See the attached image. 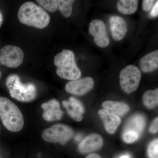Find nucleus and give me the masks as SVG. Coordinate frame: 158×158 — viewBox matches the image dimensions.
Listing matches in <instances>:
<instances>
[{"label":"nucleus","instance_id":"1","mask_svg":"<svg viewBox=\"0 0 158 158\" xmlns=\"http://www.w3.org/2000/svg\"><path fill=\"white\" fill-rule=\"evenodd\" d=\"M18 18L22 23L36 28H45L50 21L47 12L32 2H26L20 7Z\"/></svg>","mask_w":158,"mask_h":158},{"label":"nucleus","instance_id":"2","mask_svg":"<svg viewBox=\"0 0 158 158\" xmlns=\"http://www.w3.org/2000/svg\"><path fill=\"white\" fill-rule=\"evenodd\" d=\"M0 118L5 127L12 132L21 131L24 125L22 113L14 102L0 97Z\"/></svg>","mask_w":158,"mask_h":158},{"label":"nucleus","instance_id":"3","mask_svg":"<svg viewBox=\"0 0 158 158\" xmlns=\"http://www.w3.org/2000/svg\"><path fill=\"white\" fill-rule=\"evenodd\" d=\"M54 63L57 67V74L62 79L75 81L81 76V71L77 65L72 51L62 50L54 57Z\"/></svg>","mask_w":158,"mask_h":158},{"label":"nucleus","instance_id":"4","mask_svg":"<svg viewBox=\"0 0 158 158\" xmlns=\"http://www.w3.org/2000/svg\"><path fill=\"white\" fill-rule=\"evenodd\" d=\"M6 85L10 96L18 101L29 102L34 100L37 97L36 85L32 83L23 84L17 75H9L6 79Z\"/></svg>","mask_w":158,"mask_h":158},{"label":"nucleus","instance_id":"5","mask_svg":"<svg viewBox=\"0 0 158 158\" xmlns=\"http://www.w3.org/2000/svg\"><path fill=\"white\" fill-rule=\"evenodd\" d=\"M73 135V130L70 127L59 123L44 130L41 136L47 142L58 143L64 145L71 139Z\"/></svg>","mask_w":158,"mask_h":158},{"label":"nucleus","instance_id":"6","mask_svg":"<svg viewBox=\"0 0 158 158\" xmlns=\"http://www.w3.org/2000/svg\"><path fill=\"white\" fill-rule=\"evenodd\" d=\"M141 78L140 69L134 65H128L122 69L119 84L123 90L127 94L135 92L138 88Z\"/></svg>","mask_w":158,"mask_h":158},{"label":"nucleus","instance_id":"7","mask_svg":"<svg viewBox=\"0 0 158 158\" xmlns=\"http://www.w3.org/2000/svg\"><path fill=\"white\" fill-rule=\"evenodd\" d=\"M24 54L19 47L7 45L0 51V63L10 68H16L21 65Z\"/></svg>","mask_w":158,"mask_h":158},{"label":"nucleus","instance_id":"8","mask_svg":"<svg viewBox=\"0 0 158 158\" xmlns=\"http://www.w3.org/2000/svg\"><path fill=\"white\" fill-rule=\"evenodd\" d=\"M90 34L94 37L95 44L101 48H106L110 44L106 27L101 20L95 19L90 23L89 26Z\"/></svg>","mask_w":158,"mask_h":158},{"label":"nucleus","instance_id":"9","mask_svg":"<svg viewBox=\"0 0 158 158\" xmlns=\"http://www.w3.org/2000/svg\"><path fill=\"white\" fill-rule=\"evenodd\" d=\"M94 81L90 77L70 81L65 86L66 92L78 96L85 95L94 88Z\"/></svg>","mask_w":158,"mask_h":158},{"label":"nucleus","instance_id":"10","mask_svg":"<svg viewBox=\"0 0 158 158\" xmlns=\"http://www.w3.org/2000/svg\"><path fill=\"white\" fill-rule=\"evenodd\" d=\"M44 110L42 116L44 119L48 122L60 120L63 115V112L60 109L59 102L56 99H52L41 105Z\"/></svg>","mask_w":158,"mask_h":158},{"label":"nucleus","instance_id":"11","mask_svg":"<svg viewBox=\"0 0 158 158\" xmlns=\"http://www.w3.org/2000/svg\"><path fill=\"white\" fill-rule=\"evenodd\" d=\"M103 145V140L100 135L90 134L79 144L78 150L81 153H88L98 150Z\"/></svg>","mask_w":158,"mask_h":158},{"label":"nucleus","instance_id":"12","mask_svg":"<svg viewBox=\"0 0 158 158\" xmlns=\"http://www.w3.org/2000/svg\"><path fill=\"white\" fill-rule=\"evenodd\" d=\"M98 114L106 131L110 134L116 132L117 128L121 123L120 117L116 113L105 109L99 110Z\"/></svg>","mask_w":158,"mask_h":158},{"label":"nucleus","instance_id":"13","mask_svg":"<svg viewBox=\"0 0 158 158\" xmlns=\"http://www.w3.org/2000/svg\"><path fill=\"white\" fill-rule=\"evenodd\" d=\"M110 29L113 39L116 41L122 40L127 31V24L125 20L120 16H111L110 19Z\"/></svg>","mask_w":158,"mask_h":158},{"label":"nucleus","instance_id":"14","mask_svg":"<svg viewBox=\"0 0 158 158\" xmlns=\"http://www.w3.org/2000/svg\"><path fill=\"white\" fill-rule=\"evenodd\" d=\"M62 104L69 115L75 120L80 122L83 119L82 115L85 113V109L82 103L78 100L71 97L68 101H63Z\"/></svg>","mask_w":158,"mask_h":158},{"label":"nucleus","instance_id":"15","mask_svg":"<svg viewBox=\"0 0 158 158\" xmlns=\"http://www.w3.org/2000/svg\"><path fill=\"white\" fill-rule=\"evenodd\" d=\"M141 70L144 73H149L158 67V51L156 50L142 57L139 62Z\"/></svg>","mask_w":158,"mask_h":158},{"label":"nucleus","instance_id":"16","mask_svg":"<svg viewBox=\"0 0 158 158\" xmlns=\"http://www.w3.org/2000/svg\"><path fill=\"white\" fill-rule=\"evenodd\" d=\"M104 109L116 113L118 116H123L129 112L130 107L123 102L106 101L102 105Z\"/></svg>","mask_w":158,"mask_h":158},{"label":"nucleus","instance_id":"17","mask_svg":"<svg viewBox=\"0 0 158 158\" xmlns=\"http://www.w3.org/2000/svg\"><path fill=\"white\" fill-rule=\"evenodd\" d=\"M138 6V0H120L117 3L118 11L125 15L134 14L137 11Z\"/></svg>","mask_w":158,"mask_h":158},{"label":"nucleus","instance_id":"18","mask_svg":"<svg viewBox=\"0 0 158 158\" xmlns=\"http://www.w3.org/2000/svg\"><path fill=\"white\" fill-rule=\"evenodd\" d=\"M145 119L141 115H135L128 122L127 128L126 130H131L140 135L145 126Z\"/></svg>","mask_w":158,"mask_h":158},{"label":"nucleus","instance_id":"19","mask_svg":"<svg viewBox=\"0 0 158 158\" xmlns=\"http://www.w3.org/2000/svg\"><path fill=\"white\" fill-rule=\"evenodd\" d=\"M143 103L145 106L150 109L157 106L158 104V89L148 90L143 94Z\"/></svg>","mask_w":158,"mask_h":158},{"label":"nucleus","instance_id":"20","mask_svg":"<svg viewBox=\"0 0 158 158\" xmlns=\"http://www.w3.org/2000/svg\"><path fill=\"white\" fill-rule=\"evenodd\" d=\"M75 1L72 0H58V9L65 18L70 17L72 12L73 5Z\"/></svg>","mask_w":158,"mask_h":158},{"label":"nucleus","instance_id":"21","mask_svg":"<svg viewBox=\"0 0 158 158\" xmlns=\"http://www.w3.org/2000/svg\"><path fill=\"white\" fill-rule=\"evenodd\" d=\"M37 2L44 8L50 12H55L58 9L56 0H38Z\"/></svg>","mask_w":158,"mask_h":158},{"label":"nucleus","instance_id":"22","mask_svg":"<svg viewBox=\"0 0 158 158\" xmlns=\"http://www.w3.org/2000/svg\"><path fill=\"white\" fill-rule=\"evenodd\" d=\"M139 137V134L131 130H125L123 135V141L128 144L135 142L138 140Z\"/></svg>","mask_w":158,"mask_h":158},{"label":"nucleus","instance_id":"23","mask_svg":"<svg viewBox=\"0 0 158 158\" xmlns=\"http://www.w3.org/2000/svg\"><path fill=\"white\" fill-rule=\"evenodd\" d=\"M148 154L149 158H158V140L152 141L148 148Z\"/></svg>","mask_w":158,"mask_h":158},{"label":"nucleus","instance_id":"24","mask_svg":"<svg viewBox=\"0 0 158 158\" xmlns=\"http://www.w3.org/2000/svg\"><path fill=\"white\" fill-rule=\"evenodd\" d=\"M153 0H143L142 3V9L144 11H148L152 7Z\"/></svg>","mask_w":158,"mask_h":158},{"label":"nucleus","instance_id":"25","mask_svg":"<svg viewBox=\"0 0 158 158\" xmlns=\"http://www.w3.org/2000/svg\"><path fill=\"white\" fill-rule=\"evenodd\" d=\"M158 130V117L155 118L149 127V131L151 133L156 134L157 133Z\"/></svg>","mask_w":158,"mask_h":158},{"label":"nucleus","instance_id":"26","mask_svg":"<svg viewBox=\"0 0 158 158\" xmlns=\"http://www.w3.org/2000/svg\"><path fill=\"white\" fill-rule=\"evenodd\" d=\"M158 15V2L157 1V2L156 3L155 6L153 7L152 10L151 11L150 15L152 17H156Z\"/></svg>","mask_w":158,"mask_h":158},{"label":"nucleus","instance_id":"27","mask_svg":"<svg viewBox=\"0 0 158 158\" xmlns=\"http://www.w3.org/2000/svg\"><path fill=\"white\" fill-rule=\"evenodd\" d=\"M85 158H102L97 153H90Z\"/></svg>","mask_w":158,"mask_h":158},{"label":"nucleus","instance_id":"28","mask_svg":"<svg viewBox=\"0 0 158 158\" xmlns=\"http://www.w3.org/2000/svg\"><path fill=\"white\" fill-rule=\"evenodd\" d=\"M3 22V15L2 11L0 10V27L2 24Z\"/></svg>","mask_w":158,"mask_h":158},{"label":"nucleus","instance_id":"29","mask_svg":"<svg viewBox=\"0 0 158 158\" xmlns=\"http://www.w3.org/2000/svg\"><path fill=\"white\" fill-rule=\"evenodd\" d=\"M119 158H130V157L128 155H125L122 156Z\"/></svg>","mask_w":158,"mask_h":158},{"label":"nucleus","instance_id":"30","mask_svg":"<svg viewBox=\"0 0 158 158\" xmlns=\"http://www.w3.org/2000/svg\"><path fill=\"white\" fill-rule=\"evenodd\" d=\"M1 76H2V73H1V70H0V78H1Z\"/></svg>","mask_w":158,"mask_h":158}]
</instances>
